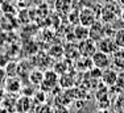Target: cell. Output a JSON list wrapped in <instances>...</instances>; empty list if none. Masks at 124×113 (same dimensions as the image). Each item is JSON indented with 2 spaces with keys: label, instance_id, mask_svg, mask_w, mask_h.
<instances>
[{
  "label": "cell",
  "instance_id": "cell-1",
  "mask_svg": "<svg viewBox=\"0 0 124 113\" xmlns=\"http://www.w3.org/2000/svg\"><path fill=\"white\" fill-rule=\"evenodd\" d=\"M96 47H98V50H100V51L111 55L114 51H116V50L119 49V45L116 43L114 35H112V37L104 35V37H102L99 41H96Z\"/></svg>",
  "mask_w": 124,
  "mask_h": 113
},
{
  "label": "cell",
  "instance_id": "cell-2",
  "mask_svg": "<svg viewBox=\"0 0 124 113\" xmlns=\"http://www.w3.org/2000/svg\"><path fill=\"white\" fill-rule=\"evenodd\" d=\"M98 50L96 47V42L93 40V38H86V40L79 41L78 43V51L81 56H85V58H91L94 55V53Z\"/></svg>",
  "mask_w": 124,
  "mask_h": 113
},
{
  "label": "cell",
  "instance_id": "cell-3",
  "mask_svg": "<svg viewBox=\"0 0 124 113\" xmlns=\"http://www.w3.org/2000/svg\"><path fill=\"white\" fill-rule=\"evenodd\" d=\"M91 62H93L94 67L99 68V70H106V68L111 67V55L106 54L100 50H96L94 55L91 56Z\"/></svg>",
  "mask_w": 124,
  "mask_h": 113
},
{
  "label": "cell",
  "instance_id": "cell-4",
  "mask_svg": "<svg viewBox=\"0 0 124 113\" xmlns=\"http://www.w3.org/2000/svg\"><path fill=\"white\" fill-rule=\"evenodd\" d=\"M96 21V13L94 12L91 8H83L81 12H79V24L90 28L94 22Z\"/></svg>",
  "mask_w": 124,
  "mask_h": 113
},
{
  "label": "cell",
  "instance_id": "cell-5",
  "mask_svg": "<svg viewBox=\"0 0 124 113\" xmlns=\"http://www.w3.org/2000/svg\"><path fill=\"white\" fill-rule=\"evenodd\" d=\"M116 78H117V71L115 70L114 67H108L106 70L102 71V83L106 85V87H114L115 83H116Z\"/></svg>",
  "mask_w": 124,
  "mask_h": 113
},
{
  "label": "cell",
  "instance_id": "cell-6",
  "mask_svg": "<svg viewBox=\"0 0 124 113\" xmlns=\"http://www.w3.org/2000/svg\"><path fill=\"white\" fill-rule=\"evenodd\" d=\"M58 83V74L54 70H48L44 72V80L41 83V88L50 90Z\"/></svg>",
  "mask_w": 124,
  "mask_h": 113
},
{
  "label": "cell",
  "instance_id": "cell-7",
  "mask_svg": "<svg viewBox=\"0 0 124 113\" xmlns=\"http://www.w3.org/2000/svg\"><path fill=\"white\" fill-rule=\"evenodd\" d=\"M111 67H114L116 71L124 70V49L119 47L116 51L111 54Z\"/></svg>",
  "mask_w": 124,
  "mask_h": 113
},
{
  "label": "cell",
  "instance_id": "cell-8",
  "mask_svg": "<svg viewBox=\"0 0 124 113\" xmlns=\"http://www.w3.org/2000/svg\"><path fill=\"white\" fill-rule=\"evenodd\" d=\"M104 35H106V28L102 22L95 21L90 28H88V37L93 38L95 42L99 41L102 37H104Z\"/></svg>",
  "mask_w": 124,
  "mask_h": 113
},
{
  "label": "cell",
  "instance_id": "cell-9",
  "mask_svg": "<svg viewBox=\"0 0 124 113\" xmlns=\"http://www.w3.org/2000/svg\"><path fill=\"white\" fill-rule=\"evenodd\" d=\"M3 87L8 93H17L19 91H21V82L17 76H8Z\"/></svg>",
  "mask_w": 124,
  "mask_h": 113
},
{
  "label": "cell",
  "instance_id": "cell-10",
  "mask_svg": "<svg viewBox=\"0 0 124 113\" xmlns=\"http://www.w3.org/2000/svg\"><path fill=\"white\" fill-rule=\"evenodd\" d=\"M73 34H74V38L78 42L82 40H86V38H88V28L85 25H82V24H79V25H77L74 28Z\"/></svg>",
  "mask_w": 124,
  "mask_h": 113
},
{
  "label": "cell",
  "instance_id": "cell-11",
  "mask_svg": "<svg viewBox=\"0 0 124 113\" xmlns=\"http://www.w3.org/2000/svg\"><path fill=\"white\" fill-rule=\"evenodd\" d=\"M29 80H31V84L32 85H41L44 80V71L41 70H32L29 72Z\"/></svg>",
  "mask_w": 124,
  "mask_h": 113
},
{
  "label": "cell",
  "instance_id": "cell-12",
  "mask_svg": "<svg viewBox=\"0 0 124 113\" xmlns=\"http://www.w3.org/2000/svg\"><path fill=\"white\" fill-rule=\"evenodd\" d=\"M4 68H5V71H7L8 76H17V63H15V62H8L7 66Z\"/></svg>",
  "mask_w": 124,
  "mask_h": 113
},
{
  "label": "cell",
  "instance_id": "cell-13",
  "mask_svg": "<svg viewBox=\"0 0 124 113\" xmlns=\"http://www.w3.org/2000/svg\"><path fill=\"white\" fill-rule=\"evenodd\" d=\"M114 38H115V41H116V43L119 45V47H123L124 49V28L115 32Z\"/></svg>",
  "mask_w": 124,
  "mask_h": 113
},
{
  "label": "cell",
  "instance_id": "cell-14",
  "mask_svg": "<svg viewBox=\"0 0 124 113\" xmlns=\"http://www.w3.org/2000/svg\"><path fill=\"white\" fill-rule=\"evenodd\" d=\"M115 87H117L120 91L124 90V70L117 72V78H116V83H115Z\"/></svg>",
  "mask_w": 124,
  "mask_h": 113
},
{
  "label": "cell",
  "instance_id": "cell-15",
  "mask_svg": "<svg viewBox=\"0 0 124 113\" xmlns=\"http://www.w3.org/2000/svg\"><path fill=\"white\" fill-rule=\"evenodd\" d=\"M53 70H54L58 75H62V74L66 72L67 67H66V64H65V62H57V63L53 66Z\"/></svg>",
  "mask_w": 124,
  "mask_h": 113
},
{
  "label": "cell",
  "instance_id": "cell-16",
  "mask_svg": "<svg viewBox=\"0 0 124 113\" xmlns=\"http://www.w3.org/2000/svg\"><path fill=\"white\" fill-rule=\"evenodd\" d=\"M8 75H7V71H5L4 67H0V87L1 85H4L5 80H7Z\"/></svg>",
  "mask_w": 124,
  "mask_h": 113
},
{
  "label": "cell",
  "instance_id": "cell-17",
  "mask_svg": "<svg viewBox=\"0 0 124 113\" xmlns=\"http://www.w3.org/2000/svg\"><path fill=\"white\" fill-rule=\"evenodd\" d=\"M117 101H119V105L122 106V108H124V90L120 91V95H119V97H117Z\"/></svg>",
  "mask_w": 124,
  "mask_h": 113
},
{
  "label": "cell",
  "instance_id": "cell-18",
  "mask_svg": "<svg viewBox=\"0 0 124 113\" xmlns=\"http://www.w3.org/2000/svg\"><path fill=\"white\" fill-rule=\"evenodd\" d=\"M98 113H110V112L106 111V109H103V111H100V112H98Z\"/></svg>",
  "mask_w": 124,
  "mask_h": 113
}]
</instances>
